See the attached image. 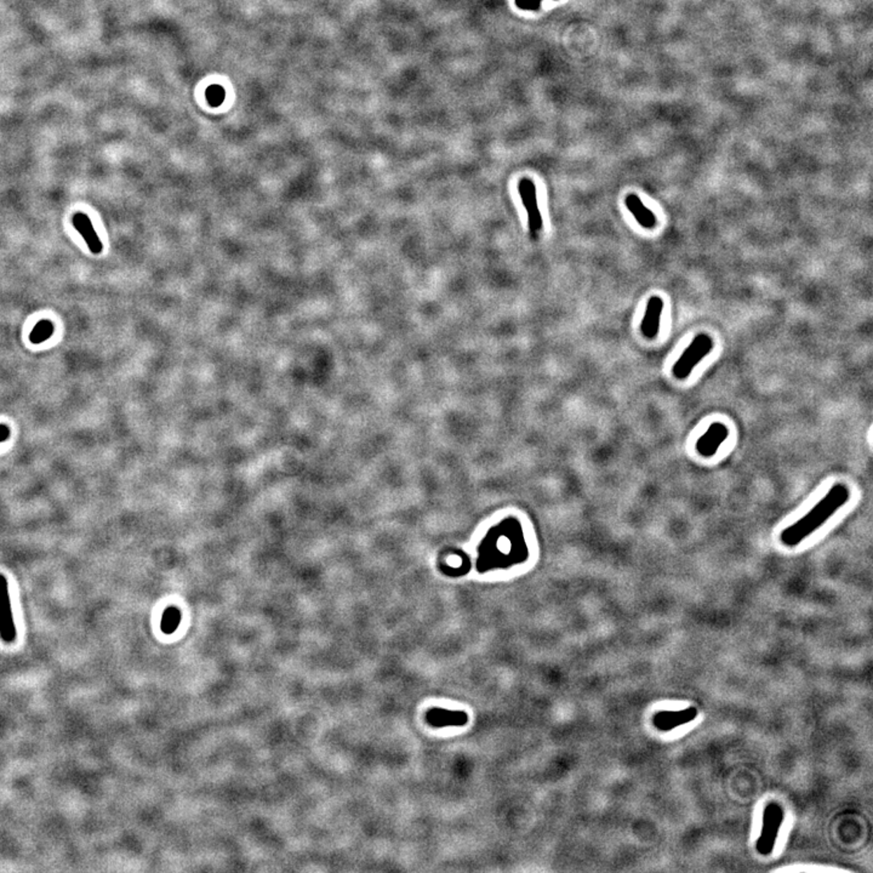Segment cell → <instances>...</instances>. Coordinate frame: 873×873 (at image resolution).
Masks as SVG:
<instances>
[{
	"instance_id": "cell-3",
	"label": "cell",
	"mask_w": 873,
	"mask_h": 873,
	"mask_svg": "<svg viewBox=\"0 0 873 873\" xmlns=\"http://www.w3.org/2000/svg\"><path fill=\"white\" fill-rule=\"evenodd\" d=\"M783 820H784V813L778 804L771 803L769 806H766L764 815H763L761 837L757 841L756 846L757 851L762 855H769L774 849Z\"/></svg>"
},
{
	"instance_id": "cell-10",
	"label": "cell",
	"mask_w": 873,
	"mask_h": 873,
	"mask_svg": "<svg viewBox=\"0 0 873 873\" xmlns=\"http://www.w3.org/2000/svg\"><path fill=\"white\" fill-rule=\"evenodd\" d=\"M696 715H698V711L694 708H686L683 711H663V712L656 713L653 722L658 729L668 731V730L675 729L676 726H681L694 721Z\"/></svg>"
},
{
	"instance_id": "cell-7",
	"label": "cell",
	"mask_w": 873,
	"mask_h": 873,
	"mask_svg": "<svg viewBox=\"0 0 873 873\" xmlns=\"http://www.w3.org/2000/svg\"><path fill=\"white\" fill-rule=\"evenodd\" d=\"M426 722L433 728L463 726L468 723V715L463 711H449L444 708H433L426 713Z\"/></svg>"
},
{
	"instance_id": "cell-16",
	"label": "cell",
	"mask_w": 873,
	"mask_h": 873,
	"mask_svg": "<svg viewBox=\"0 0 873 873\" xmlns=\"http://www.w3.org/2000/svg\"><path fill=\"white\" fill-rule=\"evenodd\" d=\"M10 435H11V431H10L9 426L0 424V443L6 442L10 438Z\"/></svg>"
},
{
	"instance_id": "cell-5",
	"label": "cell",
	"mask_w": 873,
	"mask_h": 873,
	"mask_svg": "<svg viewBox=\"0 0 873 873\" xmlns=\"http://www.w3.org/2000/svg\"><path fill=\"white\" fill-rule=\"evenodd\" d=\"M18 637L14 614L10 600L8 578L0 574V638L4 643H14Z\"/></svg>"
},
{
	"instance_id": "cell-4",
	"label": "cell",
	"mask_w": 873,
	"mask_h": 873,
	"mask_svg": "<svg viewBox=\"0 0 873 873\" xmlns=\"http://www.w3.org/2000/svg\"><path fill=\"white\" fill-rule=\"evenodd\" d=\"M518 192L523 203L524 208L528 212L529 229L532 237L538 238L539 233L542 231V217L539 210L536 186L533 180L528 177L520 179L518 182Z\"/></svg>"
},
{
	"instance_id": "cell-1",
	"label": "cell",
	"mask_w": 873,
	"mask_h": 873,
	"mask_svg": "<svg viewBox=\"0 0 873 873\" xmlns=\"http://www.w3.org/2000/svg\"><path fill=\"white\" fill-rule=\"evenodd\" d=\"M851 499V490L844 483L833 484L827 494L809 512L783 530L780 540L785 546L796 547L804 539L819 530Z\"/></svg>"
},
{
	"instance_id": "cell-12",
	"label": "cell",
	"mask_w": 873,
	"mask_h": 873,
	"mask_svg": "<svg viewBox=\"0 0 873 873\" xmlns=\"http://www.w3.org/2000/svg\"><path fill=\"white\" fill-rule=\"evenodd\" d=\"M54 332L55 327L53 322L49 320V319H41V320L36 323V327H33L31 335H29V340H31L32 344L38 345V344L49 340Z\"/></svg>"
},
{
	"instance_id": "cell-15",
	"label": "cell",
	"mask_w": 873,
	"mask_h": 873,
	"mask_svg": "<svg viewBox=\"0 0 873 873\" xmlns=\"http://www.w3.org/2000/svg\"><path fill=\"white\" fill-rule=\"evenodd\" d=\"M542 1L543 0H515V4L520 10L536 13L541 8ZM555 1H557V0H555Z\"/></svg>"
},
{
	"instance_id": "cell-13",
	"label": "cell",
	"mask_w": 873,
	"mask_h": 873,
	"mask_svg": "<svg viewBox=\"0 0 873 873\" xmlns=\"http://www.w3.org/2000/svg\"><path fill=\"white\" fill-rule=\"evenodd\" d=\"M179 611L177 610L174 609V608L166 610L164 615H163V621H161L163 631L168 632V633L172 632V630L176 628L177 623H179Z\"/></svg>"
},
{
	"instance_id": "cell-9",
	"label": "cell",
	"mask_w": 873,
	"mask_h": 873,
	"mask_svg": "<svg viewBox=\"0 0 873 873\" xmlns=\"http://www.w3.org/2000/svg\"><path fill=\"white\" fill-rule=\"evenodd\" d=\"M663 309V301L661 297L658 296L650 297L647 304L644 318L640 325V330L647 339H654L655 336L658 335Z\"/></svg>"
},
{
	"instance_id": "cell-11",
	"label": "cell",
	"mask_w": 873,
	"mask_h": 873,
	"mask_svg": "<svg viewBox=\"0 0 873 873\" xmlns=\"http://www.w3.org/2000/svg\"><path fill=\"white\" fill-rule=\"evenodd\" d=\"M625 204L628 211L632 215L635 216L637 222L644 227V229H653L656 224V217L653 211L649 210L647 206L640 201V198L636 194H628L625 199Z\"/></svg>"
},
{
	"instance_id": "cell-14",
	"label": "cell",
	"mask_w": 873,
	"mask_h": 873,
	"mask_svg": "<svg viewBox=\"0 0 873 873\" xmlns=\"http://www.w3.org/2000/svg\"><path fill=\"white\" fill-rule=\"evenodd\" d=\"M206 97H208L209 102H210L212 106H217V104H219V103L224 101V89L219 86H210V89L208 90V93H206Z\"/></svg>"
},
{
	"instance_id": "cell-2",
	"label": "cell",
	"mask_w": 873,
	"mask_h": 873,
	"mask_svg": "<svg viewBox=\"0 0 873 873\" xmlns=\"http://www.w3.org/2000/svg\"><path fill=\"white\" fill-rule=\"evenodd\" d=\"M712 348L713 340L711 336H708V334H700L696 336L689 347L685 349L684 353L682 354L672 367L673 375L678 380H684L686 377H689L694 367L712 351Z\"/></svg>"
},
{
	"instance_id": "cell-8",
	"label": "cell",
	"mask_w": 873,
	"mask_h": 873,
	"mask_svg": "<svg viewBox=\"0 0 873 873\" xmlns=\"http://www.w3.org/2000/svg\"><path fill=\"white\" fill-rule=\"evenodd\" d=\"M72 224L76 232L79 233L83 239L86 241L90 251L95 255L101 254L103 250L102 242L97 236V233L95 232L94 226L91 224L89 216L81 211H78L73 215Z\"/></svg>"
},
{
	"instance_id": "cell-6",
	"label": "cell",
	"mask_w": 873,
	"mask_h": 873,
	"mask_svg": "<svg viewBox=\"0 0 873 873\" xmlns=\"http://www.w3.org/2000/svg\"><path fill=\"white\" fill-rule=\"evenodd\" d=\"M728 437H729V427L726 424L718 421L712 422L708 426V430L705 431V433L696 440L695 449L698 455L710 459L716 455V452L719 450L722 444L726 442Z\"/></svg>"
}]
</instances>
